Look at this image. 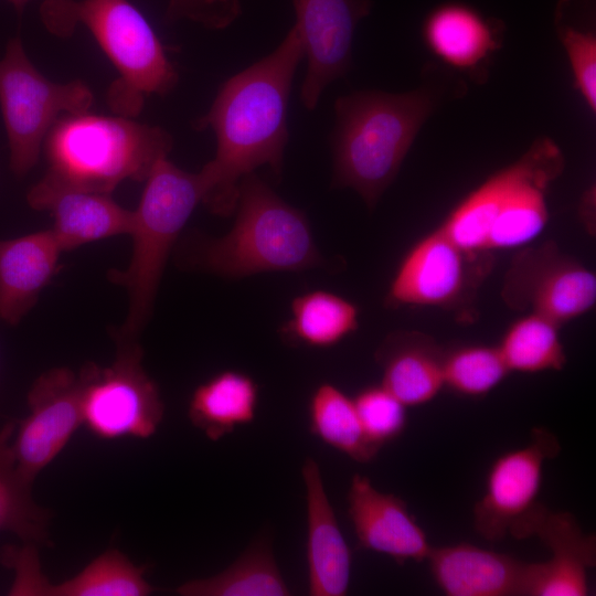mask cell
Returning a JSON list of instances; mask_svg holds the SVG:
<instances>
[{
	"mask_svg": "<svg viewBox=\"0 0 596 596\" xmlns=\"http://www.w3.org/2000/svg\"><path fill=\"white\" fill-rule=\"evenodd\" d=\"M434 581L448 596L524 595L528 563L470 543L432 549Z\"/></svg>",
	"mask_w": 596,
	"mask_h": 596,
	"instance_id": "cell-20",
	"label": "cell"
},
{
	"mask_svg": "<svg viewBox=\"0 0 596 596\" xmlns=\"http://www.w3.org/2000/svg\"><path fill=\"white\" fill-rule=\"evenodd\" d=\"M94 100L82 81L54 83L28 57L19 36L0 60V108L10 150V169L25 175L38 162L45 137L60 117L88 111Z\"/></svg>",
	"mask_w": 596,
	"mask_h": 596,
	"instance_id": "cell-7",
	"label": "cell"
},
{
	"mask_svg": "<svg viewBox=\"0 0 596 596\" xmlns=\"http://www.w3.org/2000/svg\"><path fill=\"white\" fill-rule=\"evenodd\" d=\"M560 449L555 435L536 427L528 445L492 462L485 493L473 509L475 529L481 536L490 542L502 540L538 505L544 462Z\"/></svg>",
	"mask_w": 596,
	"mask_h": 596,
	"instance_id": "cell-13",
	"label": "cell"
},
{
	"mask_svg": "<svg viewBox=\"0 0 596 596\" xmlns=\"http://www.w3.org/2000/svg\"><path fill=\"white\" fill-rule=\"evenodd\" d=\"M81 397V375L68 368L51 369L34 381L28 394L30 412L12 441L23 479L33 483L83 425Z\"/></svg>",
	"mask_w": 596,
	"mask_h": 596,
	"instance_id": "cell-12",
	"label": "cell"
},
{
	"mask_svg": "<svg viewBox=\"0 0 596 596\" xmlns=\"http://www.w3.org/2000/svg\"><path fill=\"white\" fill-rule=\"evenodd\" d=\"M29 205L53 216L52 231L63 252L91 242L128 234L132 211L111 194L54 183L42 178L26 194Z\"/></svg>",
	"mask_w": 596,
	"mask_h": 596,
	"instance_id": "cell-17",
	"label": "cell"
},
{
	"mask_svg": "<svg viewBox=\"0 0 596 596\" xmlns=\"http://www.w3.org/2000/svg\"><path fill=\"white\" fill-rule=\"evenodd\" d=\"M564 166L560 147L543 137L483 181L491 214L488 252L525 246L543 232L549 222V188Z\"/></svg>",
	"mask_w": 596,
	"mask_h": 596,
	"instance_id": "cell-9",
	"label": "cell"
},
{
	"mask_svg": "<svg viewBox=\"0 0 596 596\" xmlns=\"http://www.w3.org/2000/svg\"><path fill=\"white\" fill-rule=\"evenodd\" d=\"M258 385L236 370L221 371L193 391L188 407L192 425L216 441L255 419Z\"/></svg>",
	"mask_w": 596,
	"mask_h": 596,
	"instance_id": "cell-24",
	"label": "cell"
},
{
	"mask_svg": "<svg viewBox=\"0 0 596 596\" xmlns=\"http://www.w3.org/2000/svg\"><path fill=\"white\" fill-rule=\"evenodd\" d=\"M509 373L497 345L467 344L444 352V387L462 396H485Z\"/></svg>",
	"mask_w": 596,
	"mask_h": 596,
	"instance_id": "cell-30",
	"label": "cell"
},
{
	"mask_svg": "<svg viewBox=\"0 0 596 596\" xmlns=\"http://www.w3.org/2000/svg\"><path fill=\"white\" fill-rule=\"evenodd\" d=\"M308 414L311 434L352 460L369 462L380 451L365 436L353 398L338 386L318 385L309 398Z\"/></svg>",
	"mask_w": 596,
	"mask_h": 596,
	"instance_id": "cell-27",
	"label": "cell"
},
{
	"mask_svg": "<svg viewBox=\"0 0 596 596\" xmlns=\"http://www.w3.org/2000/svg\"><path fill=\"white\" fill-rule=\"evenodd\" d=\"M17 424L0 428V532L15 534L26 544L47 541L50 513L32 498V483L17 469L11 438Z\"/></svg>",
	"mask_w": 596,
	"mask_h": 596,
	"instance_id": "cell-28",
	"label": "cell"
},
{
	"mask_svg": "<svg viewBox=\"0 0 596 596\" xmlns=\"http://www.w3.org/2000/svg\"><path fill=\"white\" fill-rule=\"evenodd\" d=\"M304 58L301 40L292 26L268 55L228 78L210 110L196 121L210 127L216 152L201 170L205 206L214 214L235 212L241 180L268 166L283 171L288 142L287 107L296 70Z\"/></svg>",
	"mask_w": 596,
	"mask_h": 596,
	"instance_id": "cell-1",
	"label": "cell"
},
{
	"mask_svg": "<svg viewBox=\"0 0 596 596\" xmlns=\"http://www.w3.org/2000/svg\"><path fill=\"white\" fill-rule=\"evenodd\" d=\"M182 596H287L269 540L259 538L223 572L187 582L177 588Z\"/></svg>",
	"mask_w": 596,
	"mask_h": 596,
	"instance_id": "cell-26",
	"label": "cell"
},
{
	"mask_svg": "<svg viewBox=\"0 0 596 596\" xmlns=\"http://www.w3.org/2000/svg\"><path fill=\"white\" fill-rule=\"evenodd\" d=\"M517 539L538 535L551 550L545 562L529 563L524 596H585L587 570L595 565V536L584 534L567 512L539 504L511 533Z\"/></svg>",
	"mask_w": 596,
	"mask_h": 596,
	"instance_id": "cell-15",
	"label": "cell"
},
{
	"mask_svg": "<svg viewBox=\"0 0 596 596\" xmlns=\"http://www.w3.org/2000/svg\"><path fill=\"white\" fill-rule=\"evenodd\" d=\"M501 295L510 308L539 313L561 326L594 308L596 275L555 243L545 242L514 256Z\"/></svg>",
	"mask_w": 596,
	"mask_h": 596,
	"instance_id": "cell-10",
	"label": "cell"
},
{
	"mask_svg": "<svg viewBox=\"0 0 596 596\" xmlns=\"http://www.w3.org/2000/svg\"><path fill=\"white\" fill-rule=\"evenodd\" d=\"M238 0H169L167 15L171 20L189 19L207 28L223 29L240 14Z\"/></svg>",
	"mask_w": 596,
	"mask_h": 596,
	"instance_id": "cell-33",
	"label": "cell"
},
{
	"mask_svg": "<svg viewBox=\"0 0 596 596\" xmlns=\"http://www.w3.org/2000/svg\"><path fill=\"white\" fill-rule=\"evenodd\" d=\"M116 340L110 365L87 363L79 371L83 425L102 439L149 438L164 414L159 387L141 365L137 339Z\"/></svg>",
	"mask_w": 596,
	"mask_h": 596,
	"instance_id": "cell-8",
	"label": "cell"
},
{
	"mask_svg": "<svg viewBox=\"0 0 596 596\" xmlns=\"http://www.w3.org/2000/svg\"><path fill=\"white\" fill-rule=\"evenodd\" d=\"M488 253H467L438 227L414 243L401 259L385 305L454 308L466 302L491 264Z\"/></svg>",
	"mask_w": 596,
	"mask_h": 596,
	"instance_id": "cell-11",
	"label": "cell"
},
{
	"mask_svg": "<svg viewBox=\"0 0 596 596\" xmlns=\"http://www.w3.org/2000/svg\"><path fill=\"white\" fill-rule=\"evenodd\" d=\"M145 181L139 204L132 211L129 265L125 270L108 273L110 281L128 292V313L116 338L137 339L150 317L170 251L204 198L201 172L184 171L167 157L155 162Z\"/></svg>",
	"mask_w": 596,
	"mask_h": 596,
	"instance_id": "cell-6",
	"label": "cell"
},
{
	"mask_svg": "<svg viewBox=\"0 0 596 596\" xmlns=\"http://www.w3.org/2000/svg\"><path fill=\"white\" fill-rule=\"evenodd\" d=\"M594 202V190L587 191L585 194L583 202H582V212H583V221L588 227L589 232H592V203Z\"/></svg>",
	"mask_w": 596,
	"mask_h": 596,
	"instance_id": "cell-34",
	"label": "cell"
},
{
	"mask_svg": "<svg viewBox=\"0 0 596 596\" xmlns=\"http://www.w3.org/2000/svg\"><path fill=\"white\" fill-rule=\"evenodd\" d=\"M353 402L365 436L380 449L404 432L406 406L382 384L361 389Z\"/></svg>",
	"mask_w": 596,
	"mask_h": 596,
	"instance_id": "cell-31",
	"label": "cell"
},
{
	"mask_svg": "<svg viewBox=\"0 0 596 596\" xmlns=\"http://www.w3.org/2000/svg\"><path fill=\"white\" fill-rule=\"evenodd\" d=\"M444 350L417 331L387 334L375 352L381 384L406 407L424 405L444 389Z\"/></svg>",
	"mask_w": 596,
	"mask_h": 596,
	"instance_id": "cell-22",
	"label": "cell"
},
{
	"mask_svg": "<svg viewBox=\"0 0 596 596\" xmlns=\"http://www.w3.org/2000/svg\"><path fill=\"white\" fill-rule=\"evenodd\" d=\"M172 137L162 128L125 116L63 115L47 132L44 179L76 189L111 194L125 180L145 181L167 157Z\"/></svg>",
	"mask_w": 596,
	"mask_h": 596,
	"instance_id": "cell-4",
	"label": "cell"
},
{
	"mask_svg": "<svg viewBox=\"0 0 596 596\" xmlns=\"http://www.w3.org/2000/svg\"><path fill=\"white\" fill-rule=\"evenodd\" d=\"M423 36L436 56L462 71H476L499 43L494 22L458 2L435 8L425 19Z\"/></svg>",
	"mask_w": 596,
	"mask_h": 596,
	"instance_id": "cell-23",
	"label": "cell"
},
{
	"mask_svg": "<svg viewBox=\"0 0 596 596\" xmlns=\"http://www.w3.org/2000/svg\"><path fill=\"white\" fill-rule=\"evenodd\" d=\"M40 15L46 30L68 38L87 28L118 73L106 100L116 114L134 118L146 97L164 96L178 73L143 14L129 0H44Z\"/></svg>",
	"mask_w": 596,
	"mask_h": 596,
	"instance_id": "cell-3",
	"label": "cell"
},
{
	"mask_svg": "<svg viewBox=\"0 0 596 596\" xmlns=\"http://www.w3.org/2000/svg\"><path fill=\"white\" fill-rule=\"evenodd\" d=\"M235 212L226 235L196 243L194 265L225 278H242L300 272L323 263L304 212L285 202L254 172L240 182Z\"/></svg>",
	"mask_w": 596,
	"mask_h": 596,
	"instance_id": "cell-5",
	"label": "cell"
},
{
	"mask_svg": "<svg viewBox=\"0 0 596 596\" xmlns=\"http://www.w3.org/2000/svg\"><path fill=\"white\" fill-rule=\"evenodd\" d=\"M290 312V319L280 329L281 337L290 344L331 348L359 327L358 306L323 289L295 297Z\"/></svg>",
	"mask_w": 596,
	"mask_h": 596,
	"instance_id": "cell-25",
	"label": "cell"
},
{
	"mask_svg": "<svg viewBox=\"0 0 596 596\" xmlns=\"http://www.w3.org/2000/svg\"><path fill=\"white\" fill-rule=\"evenodd\" d=\"M10 2L18 13H22L30 0H7Z\"/></svg>",
	"mask_w": 596,
	"mask_h": 596,
	"instance_id": "cell-35",
	"label": "cell"
},
{
	"mask_svg": "<svg viewBox=\"0 0 596 596\" xmlns=\"http://www.w3.org/2000/svg\"><path fill=\"white\" fill-rule=\"evenodd\" d=\"M438 103L429 88L362 91L334 103L332 185L350 188L373 209L396 178L423 124Z\"/></svg>",
	"mask_w": 596,
	"mask_h": 596,
	"instance_id": "cell-2",
	"label": "cell"
},
{
	"mask_svg": "<svg viewBox=\"0 0 596 596\" xmlns=\"http://www.w3.org/2000/svg\"><path fill=\"white\" fill-rule=\"evenodd\" d=\"M558 38L572 68L574 84L586 105L596 110V35L592 26L567 22L555 14Z\"/></svg>",
	"mask_w": 596,
	"mask_h": 596,
	"instance_id": "cell-32",
	"label": "cell"
},
{
	"mask_svg": "<svg viewBox=\"0 0 596 596\" xmlns=\"http://www.w3.org/2000/svg\"><path fill=\"white\" fill-rule=\"evenodd\" d=\"M33 545L17 554L11 564L17 566V577L11 588L13 595L41 596H147L153 587L145 578V567L135 565L125 554L109 549L93 560L75 576L52 584L40 571Z\"/></svg>",
	"mask_w": 596,
	"mask_h": 596,
	"instance_id": "cell-19",
	"label": "cell"
},
{
	"mask_svg": "<svg viewBox=\"0 0 596 596\" xmlns=\"http://www.w3.org/2000/svg\"><path fill=\"white\" fill-rule=\"evenodd\" d=\"M497 348L510 372L558 371L566 363L560 326L534 312L514 320Z\"/></svg>",
	"mask_w": 596,
	"mask_h": 596,
	"instance_id": "cell-29",
	"label": "cell"
},
{
	"mask_svg": "<svg viewBox=\"0 0 596 596\" xmlns=\"http://www.w3.org/2000/svg\"><path fill=\"white\" fill-rule=\"evenodd\" d=\"M63 252L52 228L0 240V318L17 326L58 270Z\"/></svg>",
	"mask_w": 596,
	"mask_h": 596,
	"instance_id": "cell-21",
	"label": "cell"
},
{
	"mask_svg": "<svg viewBox=\"0 0 596 596\" xmlns=\"http://www.w3.org/2000/svg\"><path fill=\"white\" fill-rule=\"evenodd\" d=\"M348 515L360 549L385 554L398 564L427 560L433 549L406 502L377 490L360 473L351 479Z\"/></svg>",
	"mask_w": 596,
	"mask_h": 596,
	"instance_id": "cell-16",
	"label": "cell"
},
{
	"mask_svg": "<svg viewBox=\"0 0 596 596\" xmlns=\"http://www.w3.org/2000/svg\"><path fill=\"white\" fill-rule=\"evenodd\" d=\"M306 489L309 595L344 596L352 555L323 486L318 462L307 457L301 468Z\"/></svg>",
	"mask_w": 596,
	"mask_h": 596,
	"instance_id": "cell-18",
	"label": "cell"
},
{
	"mask_svg": "<svg viewBox=\"0 0 596 596\" xmlns=\"http://www.w3.org/2000/svg\"><path fill=\"white\" fill-rule=\"evenodd\" d=\"M296 22L292 25L302 43L307 71L300 97L308 110L333 81L350 65L352 42L358 23L372 8L370 0H292Z\"/></svg>",
	"mask_w": 596,
	"mask_h": 596,
	"instance_id": "cell-14",
	"label": "cell"
}]
</instances>
